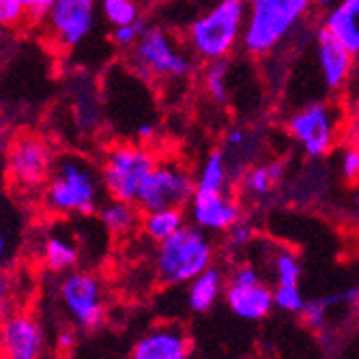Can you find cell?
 <instances>
[{
  "mask_svg": "<svg viewBox=\"0 0 359 359\" xmlns=\"http://www.w3.org/2000/svg\"><path fill=\"white\" fill-rule=\"evenodd\" d=\"M102 175L80 155L56 159L52 177L46 183V207L58 215H90L102 207Z\"/></svg>",
  "mask_w": 359,
  "mask_h": 359,
  "instance_id": "cell-1",
  "label": "cell"
},
{
  "mask_svg": "<svg viewBox=\"0 0 359 359\" xmlns=\"http://www.w3.org/2000/svg\"><path fill=\"white\" fill-rule=\"evenodd\" d=\"M314 0H250L241 46L252 56H267L292 35Z\"/></svg>",
  "mask_w": 359,
  "mask_h": 359,
  "instance_id": "cell-2",
  "label": "cell"
},
{
  "mask_svg": "<svg viewBox=\"0 0 359 359\" xmlns=\"http://www.w3.org/2000/svg\"><path fill=\"white\" fill-rule=\"evenodd\" d=\"M248 18L245 0H219L187 28V43L191 52L207 60H226L243 39Z\"/></svg>",
  "mask_w": 359,
  "mask_h": 359,
  "instance_id": "cell-3",
  "label": "cell"
},
{
  "mask_svg": "<svg viewBox=\"0 0 359 359\" xmlns=\"http://www.w3.org/2000/svg\"><path fill=\"white\" fill-rule=\"evenodd\" d=\"M213 267V243L203 228L185 224L179 233L157 243L155 271L168 286L189 284L194 278Z\"/></svg>",
  "mask_w": 359,
  "mask_h": 359,
  "instance_id": "cell-4",
  "label": "cell"
},
{
  "mask_svg": "<svg viewBox=\"0 0 359 359\" xmlns=\"http://www.w3.org/2000/svg\"><path fill=\"white\" fill-rule=\"evenodd\" d=\"M153 153L138 142H118L110 147L102 161V183L110 198L134 203L138 201V194L155 168Z\"/></svg>",
  "mask_w": 359,
  "mask_h": 359,
  "instance_id": "cell-5",
  "label": "cell"
},
{
  "mask_svg": "<svg viewBox=\"0 0 359 359\" xmlns=\"http://www.w3.org/2000/svg\"><path fill=\"white\" fill-rule=\"evenodd\" d=\"M129 65L144 80H183L194 72V60L161 28H147L129 52Z\"/></svg>",
  "mask_w": 359,
  "mask_h": 359,
  "instance_id": "cell-6",
  "label": "cell"
},
{
  "mask_svg": "<svg viewBox=\"0 0 359 359\" xmlns=\"http://www.w3.org/2000/svg\"><path fill=\"white\" fill-rule=\"evenodd\" d=\"M194 191L196 179L181 161H157L138 194L136 205L144 213L159 209H183L191 203Z\"/></svg>",
  "mask_w": 359,
  "mask_h": 359,
  "instance_id": "cell-7",
  "label": "cell"
},
{
  "mask_svg": "<svg viewBox=\"0 0 359 359\" xmlns=\"http://www.w3.org/2000/svg\"><path fill=\"white\" fill-rule=\"evenodd\" d=\"M338 118V110L332 104L312 102L288 116L286 129L308 157H323L336 144L340 125Z\"/></svg>",
  "mask_w": 359,
  "mask_h": 359,
  "instance_id": "cell-8",
  "label": "cell"
},
{
  "mask_svg": "<svg viewBox=\"0 0 359 359\" xmlns=\"http://www.w3.org/2000/svg\"><path fill=\"white\" fill-rule=\"evenodd\" d=\"M60 304L80 327L97 330L106 318L104 286L90 273L69 271L58 284Z\"/></svg>",
  "mask_w": 359,
  "mask_h": 359,
  "instance_id": "cell-9",
  "label": "cell"
},
{
  "mask_svg": "<svg viewBox=\"0 0 359 359\" xmlns=\"http://www.w3.org/2000/svg\"><path fill=\"white\" fill-rule=\"evenodd\" d=\"M97 0H56L46 15L48 35L62 50L82 46L95 28Z\"/></svg>",
  "mask_w": 359,
  "mask_h": 359,
  "instance_id": "cell-10",
  "label": "cell"
},
{
  "mask_svg": "<svg viewBox=\"0 0 359 359\" xmlns=\"http://www.w3.org/2000/svg\"><path fill=\"white\" fill-rule=\"evenodd\" d=\"M50 144L39 136H20L7 153V172L11 181L24 189L46 185L54 170Z\"/></svg>",
  "mask_w": 359,
  "mask_h": 359,
  "instance_id": "cell-11",
  "label": "cell"
},
{
  "mask_svg": "<svg viewBox=\"0 0 359 359\" xmlns=\"http://www.w3.org/2000/svg\"><path fill=\"white\" fill-rule=\"evenodd\" d=\"M241 205L237 196L228 191H194L189 203V219L207 233H228L241 219Z\"/></svg>",
  "mask_w": 359,
  "mask_h": 359,
  "instance_id": "cell-12",
  "label": "cell"
},
{
  "mask_svg": "<svg viewBox=\"0 0 359 359\" xmlns=\"http://www.w3.org/2000/svg\"><path fill=\"white\" fill-rule=\"evenodd\" d=\"M316 67L320 74V82L325 88L338 90L346 84L355 67V54L340 43L327 28H320L316 32Z\"/></svg>",
  "mask_w": 359,
  "mask_h": 359,
  "instance_id": "cell-13",
  "label": "cell"
},
{
  "mask_svg": "<svg viewBox=\"0 0 359 359\" xmlns=\"http://www.w3.org/2000/svg\"><path fill=\"white\" fill-rule=\"evenodd\" d=\"M129 359H194L187 334L179 325H157L140 336Z\"/></svg>",
  "mask_w": 359,
  "mask_h": 359,
  "instance_id": "cell-14",
  "label": "cell"
},
{
  "mask_svg": "<svg viewBox=\"0 0 359 359\" xmlns=\"http://www.w3.org/2000/svg\"><path fill=\"white\" fill-rule=\"evenodd\" d=\"M43 348L41 325L30 314H11L3 325L5 359H39Z\"/></svg>",
  "mask_w": 359,
  "mask_h": 359,
  "instance_id": "cell-15",
  "label": "cell"
},
{
  "mask_svg": "<svg viewBox=\"0 0 359 359\" xmlns=\"http://www.w3.org/2000/svg\"><path fill=\"white\" fill-rule=\"evenodd\" d=\"M224 295H226V304L231 308V312L241 320H260L276 306L273 290L263 282L250 284V286L226 284Z\"/></svg>",
  "mask_w": 359,
  "mask_h": 359,
  "instance_id": "cell-16",
  "label": "cell"
},
{
  "mask_svg": "<svg viewBox=\"0 0 359 359\" xmlns=\"http://www.w3.org/2000/svg\"><path fill=\"white\" fill-rule=\"evenodd\" d=\"M353 54L359 48V0H338L325 15V26Z\"/></svg>",
  "mask_w": 359,
  "mask_h": 359,
  "instance_id": "cell-17",
  "label": "cell"
},
{
  "mask_svg": "<svg viewBox=\"0 0 359 359\" xmlns=\"http://www.w3.org/2000/svg\"><path fill=\"white\" fill-rule=\"evenodd\" d=\"M224 292H226V280L222 269L209 267L205 273H201L187 284V306L196 314H205L217 304V299Z\"/></svg>",
  "mask_w": 359,
  "mask_h": 359,
  "instance_id": "cell-18",
  "label": "cell"
},
{
  "mask_svg": "<svg viewBox=\"0 0 359 359\" xmlns=\"http://www.w3.org/2000/svg\"><path fill=\"white\" fill-rule=\"evenodd\" d=\"M284 172L286 168L282 161H265V164L250 166L241 177V187L254 201L269 198L273 189L282 183Z\"/></svg>",
  "mask_w": 359,
  "mask_h": 359,
  "instance_id": "cell-19",
  "label": "cell"
},
{
  "mask_svg": "<svg viewBox=\"0 0 359 359\" xmlns=\"http://www.w3.org/2000/svg\"><path fill=\"white\" fill-rule=\"evenodd\" d=\"M41 256L52 271H69L78 263L80 250L69 235H65V231H54L43 239Z\"/></svg>",
  "mask_w": 359,
  "mask_h": 359,
  "instance_id": "cell-20",
  "label": "cell"
},
{
  "mask_svg": "<svg viewBox=\"0 0 359 359\" xmlns=\"http://www.w3.org/2000/svg\"><path fill=\"white\" fill-rule=\"evenodd\" d=\"M231 189V164L224 151H211L196 175V191H228Z\"/></svg>",
  "mask_w": 359,
  "mask_h": 359,
  "instance_id": "cell-21",
  "label": "cell"
},
{
  "mask_svg": "<svg viewBox=\"0 0 359 359\" xmlns=\"http://www.w3.org/2000/svg\"><path fill=\"white\" fill-rule=\"evenodd\" d=\"M138 205L125 203V201H114L110 198L106 205L100 207V222L112 235H127L138 226Z\"/></svg>",
  "mask_w": 359,
  "mask_h": 359,
  "instance_id": "cell-22",
  "label": "cell"
},
{
  "mask_svg": "<svg viewBox=\"0 0 359 359\" xmlns=\"http://www.w3.org/2000/svg\"><path fill=\"white\" fill-rule=\"evenodd\" d=\"M142 231L144 235L155 241L161 243L168 237H172L175 233H179L185 226V215L181 209H159V211H149L142 217Z\"/></svg>",
  "mask_w": 359,
  "mask_h": 359,
  "instance_id": "cell-23",
  "label": "cell"
},
{
  "mask_svg": "<svg viewBox=\"0 0 359 359\" xmlns=\"http://www.w3.org/2000/svg\"><path fill=\"white\" fill-rule=\"evenodd\" d=\"M273 276L278 286H299L302 280V263L297 254L290 250H276L273 254Z\"/></svg>",
  "mask_w": 359,
  "mask_h": 359,
  "instance_id": "cell-24",
  "label": "cell"
},
{
  "mask_svg": "<svg viewBox=\"0 0 359 359\" xmlns=\"http://www.w3.org/2000/svg\"><path fill=\"white\" fill-rule=\"evenodd\" d=\"M203 84L213 102L224 104L228 100V62L226 60L209 62L203 74Z\"/></svg>",
  "mask_w": 359,
  "mask_h": 359,
  "instance_id": "cell-25",
  "label": "cell"
},
{
  "mask_svg": "<svg viewBox=\"0 0 359 359\" xmlns=\"http://www.w3.org/2000/svg\"><path fill=\"white\" fill-rule=\"evenodd\" d=\"M338 306H346L342 292H340V295H327V297H320V299L308 302L302 314H304V320L310 325L312 330H320V327H325V323H327L330 314H332Z\"/></svg>",
  "mask_w": 359,
  "mask_h": 359,
  "instance_id": "cell-26",
  "label": "cell"
},
{
  "mask_svg": "<svg viewBox=\"0 0 359 359\" xmlns=\"http://www.w3.org/2000/svg\"><path fill=\"white\" fill-rule=\"evenodd\" d=\"M100 7L106 22L112 24V28L134 24L140 20V7L136 0H102Z\"/></svg>",
  "mask_w": 359,
  "mask_h": 359,
  "instance_id": "cell-27",
  "label": "cell"
},
{
  "mask_svg": "<svg viewBox=\"0 0 359 359\" xmlns=\"http://www.w3.org/2000/svg\"><path fill=\"white\" fill-rule=\"evenodd\" d=\"M273 302L280 310L288 314H302L306 308V299L302 295L299 286H276L273 288Z\"/></svg>",
  "mask_w": 359,
  "mask_h": 359,
  "instance_id": "cell-28",
  "label": "cell"
},
{
  "mask_svg": "<svg viewBox=\"0 0 359 359\" xmlns=\"http://www.w3.org/2000/svg\"><path fill=\"white\" fill-rule=\"evenodd\" d=\"M147 28L149 26L142 20H138L134 24H125V26H114L112 28V35H110L112 37V43L116 48H121V50H132L140 41V37L144 35Z\"/></svg>",
  "mask_w": 359,
  "mask_h": 359,
  "instance_id": "cell-29",
  "label": "cell"
},
{
  "mask_svg": "<svg viewBox=\"0 0 359 359\" xmlns=\"http://www.w3.org/2000/svg\"><path fill=\"white\" fill-rule=\"evenodd\" d=\"M340 175L346 183H359V147L351 144L340 155Z\"/></svg>",
  "mask_w": 359,
  "mask_h": 359,
  "instance_id": "cell-30",
  "label": "cell"
},
{
  "mask_svg": "<svg viewBox=\"0 0 359 359\" xmlns=\"http://www.w3.org/2000/svg\"><path fill=\"white\" fill-rule=\"evenodd\" d=\"M28 15L24 0H0V22L3 26H18Z\"/></svg>",
  "mask_w": 359,
  "mask_h": 359,
  "instance_id": "cell-31",
  "label": "cell"
},
{
  "mask_svg": "<svg viewBox=\"0 0 359 359\" xmlns=\"http://www.w3.org/2000/svg\"><path fill=\"white\" fill-rule=\"evenodd\" d=\"M252 241H254V228L245 219H239L231 231H228V245L235 250H241L250 245Z\"/></svg>",
  "mask_w": 359,
  "mask_h": 359,
  "instance_id": "cell-32",
  "label": "cell"
},
{
  "mask_svg": "<svg viewBox=\"0 0 359 359\" xmlns=\"http://www.w3.org/2000/svg\"><path fill=\"white\" fill-rule=\"evenodd\" d=\"M258 282H260V273L256 271L254 265H239L233 269L231 276H228V284L250 286V284H258Z\"/></svg>",
  "mask_w": 359,
  "mask_h": 359,
  "instance_id": "cell-33",
  "label": "cell"
},
{
  "mask_svg": "<svg viewBox=\"0 0 359 359\" xmlns=\"http://www.w3.org/2000/svg\"><path fill=\"white\" fill-rule=\"evenodd\" d=\"M54 3L56 0H24L28 15H35V18H46L48 11L54 7Z\"/></svg>",
  "mask_w": 359,
  "mask_h": 359,
  "instance_id": "cell-34",
  "label": "cell"
},
{
  "mask_svg": "<svg viewBox=\"0 0 359 359\" xmlns=\"http://www.w3.org/2000/svg\"><path fill=\"white\" fill-rule=\"evenodd\" d=\"M74 340H76V336H74V332H69V330L60 332V336H58V344H60L62 348H69V346L74 344Z\"/></svg>",
  "mask_w": 359,
  "mask_h": 359,
  "instance_id": "cell-35",
  "label": "cell"
},
{
  "mask_svg": "<svg viewBox=\"0 0 359 359\" xmlns=\"http://www.w3.org/2000/svg\"><path fill=\"white\" fill-rule=\"evenodd\" d=\"M314 3L318 5V7H334L338 0H314Z\"/></svg>",
  "mask_w": 359,
  "mask_h": 359,
  "instance_id": "cell-36",
  "label": "cell"
},
{
  "mask_svg": "<svg viewBox=\"0 0 359 359\" xmlns=\"http://www.w3.org/2000/svg\"><path fill=\"white\" fill-rule=\"evenodd\" d=\"M355 60H357V65H359V48H357V52H355Z\"/></svg>",
  "mask_w": 359,
  "mask_h": 359,
  "instance_id": "cell-37",
  "label": "cell"
},
{
  "mask_svg": "<svg viewBox=\"0 0 359 359\" xmlns=\"http://www.w3.org/2000/svg\"><path fill=\"white\" fill-rule=\"evenodd\" d=\"M357 217H359V211H357Z\"/></svg>",
  "mask_w": 359,
  "mask_h": 359,
  "instance_id": "cell-38",
  "label": "cell"
},
{
  "mask_svg": "<svg viewBox=\"0 0 359 359\" xmlns=\"http://www.w3.org/2000/svg\"><path fill=\"white\" fill-rule=\"evenodd\" d=\"M245 3H250V0H245Z\"/></svg>",
  "mask_w": 359,
  "mask_h": 359,
  "instance_id": "cell-39",
  "label": "cell"
}]
</instances>
